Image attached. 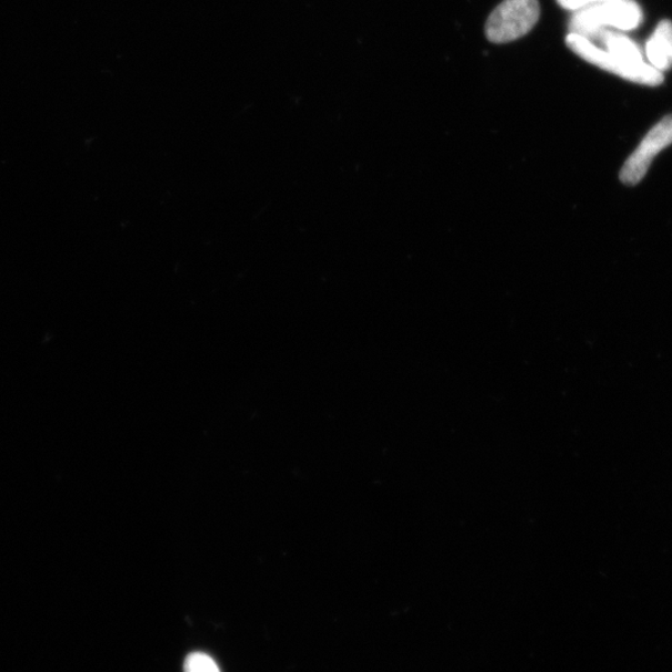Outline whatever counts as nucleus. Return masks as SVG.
I'll return each instance as SVG.
<instances>
[{"label": "nucleus", "mask_w": 672, "mask_h": 672, "mask_svg": "<svg viewBox=\"0 0 672 672\" xmlns=\"http://www.w3.org/2000/svg\"><path fill=\"white\" fill-rule=\"evenodd\" d=\"M643 19V9L635 0H605L576 10L571 19L570 30L571 33L585 38L610 28L618 32H630L640 27Z\"/></svg>", "instance_id": "f257e3e1"}, {"label": "nucleus", "mask_w": 672, "mask_h": 672, "mask_svg": "<svg viewBox=\"0 0 672 672\" xmlns=\"http://www.w3.org/2000/svg\"><path fill=\"white\" fill-rule=\"evenodd\" d=\"M565 41L566 46L578 57L598 68L613 72L620 78L646 87H659L664 82L663 72L658 71L645 61L628 60L609 53V51L599 48L592 40L582 36L570 33Z\"/></svg>", "instance_id": "f03ea898"}, {"label": "nucleus", "mask_w": 672, "mask_h": 672, "mask_svg": "<svg viewBox=\"0 0 672 672\" xmlns=\"http://www.w3.org/2000/svg\"><path fill=\"white\" fill-rule=\"evenodd\" d=\"M538 0H504L485 24V36L495 44L510 43L529 34L540 20Z\"/></svg>", "instance_id": "7ed1b4c3"}, {"label": "nucleus", "mask_w": 672, "mask_h": 672, "mask_svg": "<svg viewBox=\"0 0 672 672\" xmlns=\"http://www.w3.org/2000/svg\"><path fill=\"white\" fill-rule=\"evenodd\" d=\"M671 143L672 116H668L648 132L632 157L626 160L620 172V180L628 185L639 183L644 179L656 154L669 148Z\"/></svg>", "instance_id": "20e7f679"}, {"label": "nucleus", "mask_w": 672, "mask_h": 672, "mask_svg": "<svg viewBox=\"0 0 672 672\" xmlns=\"http://www.w3.org/2000/svg\"><path fill=\"white\" fill-rule=\"evenodd\" d=\"M649 66L660 72L672 68V22L663 20L654 30L645 46Z\"/></svg>", "instance_id": "39448f33"}, {"label": "nucleus", "mask_w": 672, "mask_h": 672, "mask_svg": "<svg viewBox=\"0 0 672 672\" xmlns=\"http://www.w3.org/2000/svg\"><path fill=\"white\" fill-rule=\"evenodd\" d=\"M595 46L602 48L609 53L622 57L633 61H644L643 53L634 40L630 39L623 32L615 30L602 29L592 37H588Z\"/></svg>", "instance_id": "423d86ee"}, {"label": "nucleus", "mask_w": 672, "mask_h": 672, "mask_svg": "<svg viewBox=\"0 0 672 672\" xmlns=\"http://www.w3.org/2000/svg\"><path fill=\"white\" fill-rule=\"evenodd\" d=\"M184 672H221L214 660L203 653H192L184 661Z\"/></svg>", "instance_id": "0eeeda50"}, {"label": "nucleus", "mask_w": 672, "mask_h": 672, "mask_svg": "<svg viewBox=\"0 0 672 672\" xmlns=\"http://www.w3.org/2000/svg\"><path fill=\"white\" fill-rule=\"evenodd\" d=\"M556 2L562 8L576 12V10L605 2V0H556Z\"/></svg>", "instance_id": "6e6552de"}]
</instances>
